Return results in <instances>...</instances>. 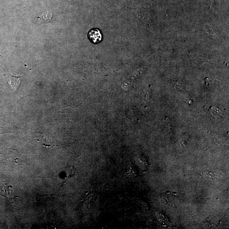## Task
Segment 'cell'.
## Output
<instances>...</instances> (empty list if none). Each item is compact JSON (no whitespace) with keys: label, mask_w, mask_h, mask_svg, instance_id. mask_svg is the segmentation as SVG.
Returning <instances> with one entry per match:
<instances>
[{"label":"cell","mask_w":229,"mask_h":229,"mask_svg":"<svg viewBox=\"0 0 229 229\" xmlns=\"http://www.w3.org/2000/svg\"><path fill=\"white\" fill-rule=\"evenodd\" d=\"M88 37L90 40L93 43H98L102 39V35L98 29H93L90 31Z\"/></svg>","instance_id":"cell-1"},{"label":"cell","mask_w":229,"mask_h":229,"mask_svg":"<svg viewBox=\"0 0 229 229\" xmlns=\"http://www.w3.org/2000/svg\"><path fill=\"white\" fill-rule=\"evenodd\" d=\"M53 16V13L51 11H46L43 13L37 18V22L39 24L46 23L51 20Z\"/></svg>","instance_id":"cell-2"},{"label":"cell","mask_w":229,"mask_h":229,"mask_svg":"<svg viewBox=\"0 0 229 229\" xmlns=\"http://www.w3.org/2000/svg\"><path fill=\"white\" fill-rule=\"evenodd\" d=\"M9 83L14 91L16 90L21 83V77L11 76Z\"/></svg>","instance_id":"cell-3"}]
</instances>
